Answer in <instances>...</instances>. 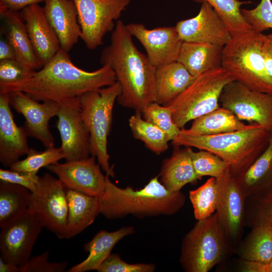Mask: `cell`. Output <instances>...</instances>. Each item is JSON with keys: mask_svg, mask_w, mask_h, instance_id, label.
<instances>
[{"mask_svg": "<svg viewBox=\"0 0 272 272\" xmlns=\"http://www.w3.org/2000/svg\"><path fill=\"white\" fill-rule=\"evenodd\" d=\"M20 12L43 66L61 49L58 38L46 16L43 7L34 4Z\"/></svg>", "mask_w": 272, "mask_h": 272, "instance_id": "obj_20", "label": "cell"}, {"mask_svg": "<svg viewBox=\"0 0 272 272\" xmlns=\"http://www.w3.org/2000/svg\"><path fill=\"white\" fill-rule=\"evenodd\" d=\"M161 183L169 191L177 192L188 183L197 180L189 153L186 149H175L171 156L163 161L160 172Z\"/></svg>", "mask_w": 272, "mask_h": 272, "instance_id": "obj_27", "label": "cell"}, {"mask_svg": "<svg viewBox=\"0 0 272 272\" xmlns=\"http://www.w3.org/2000/svg\"><path fill=\"white\" fill-rule=\"evenodd\" d=\"M271 128L252 123L243 129L215 135H191L180 131L172 144L175 147H194L216 155L238 177L265 150Z\"/></svg>", "mask_w": 272, "mask_h": 272, "instance_id": "obj_4", "label": "cell"}, {"mask_svg": "<svg viewBox=\"0 0 272 272\" xmlns=\"http://www.w3.org/2000/svg\"><path fill=\"white\" fill-rule=\"evenodd\" d=\"M46 16L56 33L60 48L69 52L81 36L78 11L73 0H46Z\"/></svg>", "mask_w": 272, "mask_h": 272, "instance_id": "obj_21", "label": "cell"}, {"mask_svg": "<svg viewBox=\"0 0 272 272\" xmlns=\"http://www.w3.org/2000/svg\"><path fill=\"white\" fill-rule=\"evenodd\" d=\"M222 66L196 76L190 84L166 105L180 129L189 121L220 107V97L226 85L234 81Z\"/></svg>", "mask_w": 272, "mask_h": 272, "instance_id": "obj_8", "label": "cell"}, {"mask_svg": "<svg viewBox=\"0 0 272 272\" xmlns=\"http://www.w3.org/2000/svg\"><path fill=\"white\" fill-rule=\"evenodd\" d=\"M46 0H0V10L19 12L34 4L45 2Z\"/></svg>", "mask_w": 272, "mask_h": 272, "instance_id": "obj_44", "label": "cell"}, {"mask_svg": "<svg viewBox=\"0 0 272 272\" xmlns=\"http://www.w3.org/2000/svg\"><path fill=\"white\" fill-rule=\"evenodd\" d=\"M32 71L17 59L0 60V84L15 83L28 78Z\"/></svg>", "mask_w": 272, "mask_h": 272, "instance_id": "obj_41", "label": "cell"}, {"mask_svg": "<svg viewBox=\"0 0 272 272\" xmlns=\"http://www.w3.org/2000/svg\"><path fill=\"white\" fill-rule=\"evenodd\" d=\"M12 59H17L15 50L6 38H1L0 40V60Z\"/></svg>", "mask_w": 272, "mask_h": 272, "instance_id": "obj_46", "label": "cell"}, {"mask_svg": "<svg viewBox=\"0 0 272 272\" xmlns=\"http://www.w3.org/2000/svg\"><path fill=\"white\" fill-rule=\"evenodd\" d=\"M176 28L183 41L225 45L232 36L218 12L207 2L197 15L178 21Z\"/></svg>", "mask_w": 272, "mask_h": 272, "instance_id": "obj_18", "label": "cell"}, {"mask_svg": "<svg viewBox=\"0 0 272 272\" xmlns=\"http://www.w3.org/2000/svg\"><path fill=\"white\" fill-rule=\"evenodd\" d=\"M106 185L100 197L101 214L114 219L132 215L138 217L176 214L184 206L186 197L180 191L168 190L158 180L152 178L142 189L122 188L112 183L106 175Z\"/></svg>", "mask_w": 272, "mask_h": 272, "instance_id": "obj_3", "label": "cell"}, {"mask_svg": "<svg viewBox=\"0 0 272 272\" xmlns=\"http://www.w3.org/2000/svg\"><path fill=\"white\" fill-rule=\"evenodd\" d=\"M241 14L252 29L262 32L272 28V2L260 0L252 9H241Z\"/></svg>", "mask_w": 272, "mask_h": 272, "instance_id": "obj_39", "label": "cell"}, {"mask_svg": "<svg viewBox=\"0 0 272 272\" xmlns=\"http://www.w3.org/2000/svg\"><path fill=\"white\" fill-rule=\"evenodd\" d=\"M56 116L64 159L74 161L89 157L90 135L80 112V103L60 104Z\"/></svg>", "mask_w": 272, "mask_h": 272, "instance_id": "obj_17", "label": "cell"}, {"mask_svg": "<svg viewBox=\"0 0 272 272\" xmlns=\"http://www.w3.org/2000/svg\"><path fill=\"white\" fill-rule=\"evenodd\" d=\"M126 26L130 35L144 47L148 59L154 67L177 61L183 41L175 26L149 29L143 24L132 23Z\"/></svg>", "mask_w": 272, "mask_h": 272, "instance_id": "obj_14", "label": "cell"}, {"mask_svg": "<svg viewBox=\"0 0 272 272\" xmlns=\"http://www.w3.org/2000/svg\"><path fill=\"white\" fill-rule=\"evenodd\" d=\"M142 114L144 119L164 131L169 141L173 140L181 131V129L174 122L172 110L168 106L154 102L148 105Z\"/></svg>", "mask_w": 272, "mask_h": 272, "instance_id": "obj_38", "label": "cell"}, {"mask_svg": "<svg viewBox=\"0 0 272 272\" xmlns=\"http://www.w3.org/2000/svg\"><path fill=\"white\" fill-rule=\"evenodd\" d=\"M116 81L115 74L108 65H102L92 72L83 70L73 63L67 52L60 49L48 63L28 78L0 84V93L21 91L38 101L78 103L84 94Z\"/></svg>", "mask_w": 272, "mask_h": 272, "instance_id": "obj_1", "label": "cell"}, {"mask_svg": "<svg viewBox=\"0 0 272 272\" xmlns=\"http://www.w3.org/2000/svg\"><path fill=\"white\" fill-rule=\"evenodd\" d=\"M265 37L253 29L232 36L223 47L221 66L234 80L252 90L272 94L263 51Z\"/></svg>", "mask_w": 272, "mask_h": 272, "instance_id": "obj_5", "label": "cell"}, {"mask_svg": "<svg viewBox=\"0 0 272 272\" xmlns=\"http://www.w3.org/2000/svg\"><path fill=\"white\" fill-rule=\"evenodd\" d=\"M248 125L230 110L220 106L195 118L189 128L181 129V131L191 135H210L243 129Z\"/></svg>", "mask_w": 272, "mask_h": 272, "instance_id": "obj_29", "label": "cell"}, {"mask_svg": "<svg viewBox=\"0 0 272 272\" xmlns=\"http://www.w3.org/2000/svg\"><path fill=\"white\" fill-rule=\"evenodd\" d=\"M189 153L196 174L199 178L210 176L218 178L227 168V164L216 155L204 150L194 152L188 147Z\"/></svg>", "mask_w": 272, "mask_h": 272, "instance_id": "obj_37", "label": "cell"}, {"mask_svg": "<svg viewBox=\"0 0 272 272\" xmlns=\"http://www.w3.org/2000/svg\"><path fill=\"white\" fill-rule=\"evenodd\" d=\"M78 11L81 39L90 50L103 44L106 33L113 30L131 0H73Z\"/></svg>", "mask_w": 272, "mask_h": 272, "instance_id": "obj_10", "label": "cell"}, {"mask_svg": "<svg viewBox=\"0 0 272 272\" xmlns=\"http://www.w3.org/2000/svg\"><path fill=\"white\" fill-rule=\"evenodd\" d=\"M121 92L120 84H113L88 92L79 98L80 110L90 135L91 155L96 157L107 175L114 177L113 166L109 164L107 151L113 109Z\"/></svg>", "mask_w": 272, "mask_h": 272, "instance_id": "obj_7", "label": "cell"}, {"mask_svg": "<svg viewBox=\"0 0 272 272\" xmlns=\"http://www.w3.org/2000/svg\"><path fill=\"white\" fill-rule=\"evenodd\" d=\"M64 159L60 148L52 146L46 148L44 151H37L31 148L27 157L19 160L10 166V169L37 174L42 167L58 162Z\"/></svg>", "mask_w": 272, "mask_h": 272, "instance_id": "obj_36", "label": "cell"}, {"mask_svg": "<svg viewBox=\"0 0 272 272\" xmlns=\"http://www.w3.org/2000/svg\"><path fill=\"white\" fill-rule=\"evenodd\" d=\"M0 272H21V267L5 261L0 257Z\"/></svg>", "mask_w": 272, "mask_h": 272, "instance_id": "obj_47", "label": "cell"}, {"mask_svg": "<svg viewBox=\"0 0 272 272\" xmlns=\"http://www.w3.org/2000/svg\"><path fill=\"white\" fill-rule=\"evenodd\" d=\"M155 269L153 264H129L122 260L119 255L110 254L97 269L98 272H152Z\"/></svg>", "mask_w": 272, "mask_h": 272, "instance_id": "obj_40", "label": "cell"}, {"mask_svg": "<svg viewBox=\"0 0 272 272\" xmlns=\"http://www.w3.org/2000/svg\"><path fill=\"white\" fill-rule=\"evenodd\" d=\"M28 209L40 221L44 228L59 239H65L68 214L66 188L48 173L40 177L35 190L31 192Z\"/></svg>", "mask_w": 272, "mask_h": 272, "instance_id": "obj_9", "label": "cell"}, {"mask_svg": "<svg viewBox=\"0 0 272 272\" xmlns=\"http://www.w3.org/2000/svg\"><path fill=\"white\" fill-rule=\"evenodd\" d=\"M8 93H0V162L6 167L27 155L29 147L24 126L16 123Z\"/></svg>", "mask_w": 272, "mask_h": 272, "instance_id": "obj_19", "label": "cell"}, {"mask_svg": "<svg viewBox=\"0 0 272 272\" xmlns=\"http://www.w3.org/2000/svg\"><path fill=\"white\" fill-rule=\"evenodd\" d=\"M263 51L266 71L272 82V33L266 35Z\"/></svg>", "mask_w": 272, "mask_h": 272, "instance_id": "obj_45", "label": "cell"}, {"mask_svg": "<svg viewBox=\"0 0 272 272\" xmlns=\"http://www.w3.org/2000/svg\"><path fill=\"white\" fill-rule=\"evenodd\" d=\"M224 46L183 41L177 61L193 76L220 67Z\"/></svg>", "mask_w": 272, "mask_h": 272, "instance_id": "obj_24", "label": "cell"}, {"mask_svg": "<svg viewBox=\"0 0 272 272\" xmlns=\"http://www.w3.org/2000/svg\"><path fill=\"white\" fill-rule=\"evenodd\" d=\"M264 272H272V259L268 263L264 264Z\"/></svg>", "mask_w": 272, "mask_h": 272, "instance_id": "obj_48", "label": "cell"}, {"mask_svg": "<svg viewBox=\"0 0 272 272\" xmlns=\"http://www.w3.org/2000/svg\"><path fill=\"white\" fill-rule=\"evenodd\" d=\"M197 3L207 2L218 12L232 36L252 29L243 17L241 7L249 1L239 0H192Z\"/></svg>", "mask_w": 272, "mask_h": 272, "instance_id": "obj_33", "label": "cell"}, {"mask_svg": "<svg viewBox=\"0 0 272 272\" xmlns=\"http://www.w3.org/2000/svg\"><path fill=\"white\" fill-rule=\"evenodd\" d=\"M245 222L251 227L264 226L272 229V188L247 198Z\"/></svg>", "mask_w": 272, "mask_h": 272, "instance_id": "obj_35", "label": "cell"}, {"mask_svg": "<svg viewBox=\"0 0 272 272\" xmlns=\"http://www.w3.org/2000/svg\"><path fill=\"white\" fill-rule=\"evenodd\" d=\"M49 252L30 258L22 267L21 272H63L67 266V261L50 262L48 260Z\"/></svg>", "mask_w": 272, "mask_h": 272, "instance_id": "obj_42", "label": "cell"}, {"mask_svg": "<svg viewBox=\"0 0 272 272\" xmlns=\"http://www.w3.org/2000/svg\"><path fill=\"white\" fill-rule=\"evenodd\" d=\"M43 226L28 209L1 227V257L20 267L30 259Z\"/></svg>", "mask_w": 272, "mask_h": 272, "instance_id": "obj_11", "label": "cell"}, {"mask_svg": "<svg viewBox=\"0 0 272 272\" xmlns=\"http://www.w3.org/2000/svg\"><path fill=\"white\" fill-rule=\"evenodd\" d=\"M68 214L65 239L80 234L101 214L100 197L66 188Z\"/></svg>", "mask_w": 272, "mask_h": 272, "instance_id": "obj_23", "label": "cell"}, {"mask_svg": "<svg viewBox=\"0 0 272 272\" xmlns=\"http://www.w3.org/2000/svg\"><path fill=\"white\" fill-rule=\"evenodd\" d=\"M217 180L218 197L216 213L233 248L240 242L243 234L247 197L229 168Z\"/></svg>", "mask_w": 272, "mask_h": 272, "instance_id": "obj_12", "label": "cell"}, {"mask_svg": "<svg viewBox=\"0 0 272 272\" xmlns=\"http://www.w3.org/2000/svg\"><path fill=\"white\" fill-rule=\"evenodd\" d=\"M142 114L136 112L128 119L134 137L142 141L148 149L156 154L165 152L168 148L169 141L166 134L159 127L144 119Z\"/></svg>", "mask_w": 272, "mask_h": 272, "instance_id": "obj_32", "label": "cell"}, {"mask_svg": "<svg viewBox=\"0 0 272 272\" xmlns=\"http://www.w3.org/2000/svg\"><path fill=\"white\" fill-rule=\"evenodd\" d=\"M2 32L13 47L17 60L32 71L42 65L30 40L26 26L20 12L0 10Z\"/></svg>", "mask_w": 272, "mask_h": 272, "instance_id": "obj_22", "label": "cell"}, {"mask_svg": "<svg viewBox=\"0 0 272 272\" xmlns=\"http://www.w3.org/2000/svg\"><path fill=\"white\" fill-rule=\"evenodd\" d=\"M189 197L197 220L211 216L216 212L217 205L218 186L217 178L211 177L196 189L190 190Z\"/></svg>", "mask_w": 272, "mask_h": 272, "instance_id": "obj_34", "label": "cell"}, {"mask_svg": "<svg viewBox=\"0 0 272 272\" xmlns=\"http://www.w3.org/2000/svg\"><path fill=\"white\" fill-rule=\"evenodd\" d=\"M100 62L112 69L121 86V92L117 99L120 105L142 113L155 102L156 68L134 45L122 21L116 23L110 42L101 52Z\"/></svg>", "mask_w": 272, "mask_h": 272, "instance_id": "obj_2", "label": "cell"}, {"mask_svg": "<svg viewBox=\"0 0 272 272\" xmlns=\"http://www.w3.org/2000/svg\"><path fill=\"white\" fill-rule=\"evenodd\" d=\"M0 179L2 181L24 186L32 192L37 188L40 177L37 174L1 168Z\"/></svg>", "mask_w": 272, "mask_h": 272, "instance_id": "obj_43", "label": "cell"}, {"mask_svg": "<svg viewBox=\"0 0 272 272\" xmlns=\"http://www.w3.org/2000/svg\"><path fill=\"white\" fill-rule=\"evenodd\" d=\"M31 192L21 185L0 182V227L28 209Z\"/></svg>", "mask_w": 272, "mask_h": 272, "instance_id": "obj_31", "label": "cell"}, {"mask_svg": "<svg viewBox=\"0 0 272 272\" xmlns=\"http://www.w3.org/2000/svg\"><path fill=\"white\" fill-rule=\"evenodd\" d=\"M134 232L132 227H123L117 231L107 232L101 230L89 242L84 245L89 252L83 261L70 268L67 272H85L97 270L103 261L111 254L115 244L124 237Z\"/></svg>", "mask_w": 272, "mask_h": 272, "instance_id": "obj_26", "label": "cell"}, {"mask_svg": "<svg viewBox=\"0 0 272 272\" xmlns=\"http://www.w3.org/2000/svg\"><path fill=\"white\" fill-rule=\"evenodd\" d=\"M195 77L178 61L156 68L155 102L166 105L183 92Z\"/></svg>", "mask_w": 272, "mask_h": 272, "instance_id": "obj_25", "label": "cell"}, {"mask_svg": "<svg viewBox=\"0 0 272 272\" xmlns=\"http://www.w3.org/2000/svg\"><path fill=\"white\" fill-rule=\"evenodd\" d=\"M233 249L216 212L197 222L184 236L180 262L187 272H208Z\"/></svg>", "mask_w": 272, "mask_h": 272, "instance_id": "obj_6", "label": "cell"}, {"mask_svg": "<svg viewBox=\"0 0 272 272\" xmlns=\"http://www.w3.org/2000/svg\"><path fill=\"white\" fill-rule=\"evenodd\" d=\"M236 178L247 198L272 188V128L265 150L248 168Z\"/></svg>", "mask_w": 272, "mask_h": 272, "instance_id": "obj_28", "label": "cell"}, {"mask_svg": "<svg viewBox=\"0 0 272 272\" xmlns=\"http://www.w3.org/2000/svg\"><path fill=\"white\" fill-rule=\"evenodd\" d=\"M220 104L241 121L272 128V94L252 90L234 80L224 88Z\"/></svg>", "mask_w": 272, "mask_h": 272, "instance_id": "obj_13", "label": "cell"}, {"mask_svg": "<svg viewBox=\"0 0 272 272\" xmlns=\"http://www.w3.org/2000/svg\"><path fill=\"white\" fill-rule=\"evenodd\" d=\"M241 243L238 254L242 261L267 264L272 259V229L255 226Z\"/></svg>", "mask_w": 272, "mask_h": 272, "instance_id": "obj_30", "label": "cell"}, {"mask_svg": "<svg viewBox=\"0 0 272 272\" xmlns=\"http://www.w3.org/2000/svg\"><path fill=\"white\" fill-rule=\"evenodd\" d=\"M8 94L11 105L25 118L23 126L28 137L39 141L46 148L54 146L49 122L57 115L60 104L52 101L40 103L21 91Z\"/></svg>", "mask_w": 272, "mask_h": 272, "instance_id": "obj_16", "label": "cell"}, {"mask_svg": "<svg viewBox=\"0 0 272 272\" xmlns=\"http://www.w3.org/2000/svg\"><path fill=\"white\" fill-rule=\"evenodd\" d=\"M47 168L55 174L67 189L75 190L87 195L100 197L106 185V177L95 157L56 162Z\"/></svg>", "mask_w": 272, "mask_h": 272, "instance_id": "obj_15", "label": "cell"}]
</instances>
